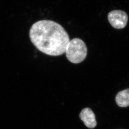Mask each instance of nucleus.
<instances>
[{
    "label": "nucleus",
    "mask_w": 129,
    "mask_h": 129,
    "mask_svg": "<svg viewBox=\"0 0 129 129\" xmlns=\"http://www.w3.org/2000/svg\"><path fill=\"white\" fill-rule=\"evenodd\" d=\"M29 37L37 49L51 56L64 53L70 41L68 34L62 26L46 20L35 23L30 28Z\"/></svg>",
    "instance_id": "obj_1"
},
{
    "label": "nucleus",
    "mask_w": 129,
    "mask_h": 129,
    "mask_svg": "<svg viewBox=\"0 0 129 129\" xmlns=\"http://www.w3.org/2000/svg\"><path fill=\"white\" fill-rule=\"evenodd\" d=\"M66 55L67 59L72 63H80L87 56V49L84 42L79 38L70 41L66 48Z\"/></svg>",
    "instance_id": "obj_2"
},
{
    "label": "nucleus",
    "mask_w": 129,
    "mask_h": 129,
    "mask_svg": "<svg viewBox=\"0 0 129 129\" xmlns=\"http://www.w3.org/2000/svg\"><path fill=\"white\" fill-rule=\"evenodd\" d=\"M109 21L112 26L117 29H122L125 27L128 21V16L124 11L114 10L108 15Z\"/></svg>",
    "instance_id": "obj_3"
},
{
    "label": "nucleus",
    "mask_w": 129,
    "mask_h": 129,
    "mask_svg": "<svg viewBox=\"0 0 129 129\" xmlns=\"http://www.w3.org/2000/svg\"><path fill=\"white\" fill-rule=\"evenodd\" d=\"M81 119L86 127L90 129L94 128L96 125L95 115L90 108H86L81 112L79 115Z\"/></svg>",
    "instance_id": "obj_4"
},
{
    "label": "nucleus",
    "mask_w": 129,
    "mask_h": 129,
    "mask_svg": "<svg viewBox=\"0 0 129 129\" xmlns=\"http://www.w3.org/2000/svg\"><path fill=\"white\" fill-rule=\"evenodd\" d=\"M117 105L120 107H125L129 106V89L120 91L115 98Z\"/></svg>",
    "instance_id": "obj_5"
}]
</instances>
